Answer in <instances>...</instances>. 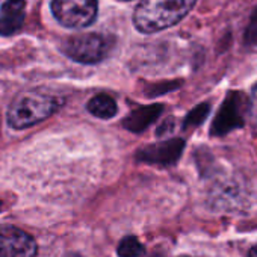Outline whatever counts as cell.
I'll list each match as a JSON object with an SVG mask.
<instances>
[{"instance_id": "6da1fadb", "label": "cell", "mask_w": 257, "mask_h": 257, "mask_svg": "<svg viewBox=\"0 0 257 257\" xmlns=\"http://www.w3.org/2000/svg\"><path fill=\"white\" fill-rule=\"evenodd\" d=\"M197 0H141L134 23L138 31L153 34L177 25L194 8Z\"/></svg>"}, {"instance_id": "7a4b0ae2", "label": "cell", "mask_w": 257, "mask_h": 257, "mask_svg": "<svg viewBox=\"0 0 257 257\" xmlns=\"http://www.w3.org/2000/svg\"><path fill=\"white\" fill-rule=\"evenodd\" d=\"M62 103L64 100L52 92L41 89L26 91L20 94L10 106L8 122L17 131L32 127L53 115Z\"/></svg>"}, {"instance_id": "3957f363", "label": "cell", "mask_w": 257, "mask_h": 257, "mask_svg": "<svg viewBox=\"0 0 257 257\" xmlns=\"http://www.w3.org/2000/svg\"><path fill=\"white\" fill-rule=\"evenodd\" d=\"M52 13L62 26L82 29L95 20L97 0H53Z\"/></svg>"}, {"instance_id": "277c9868", "label": "cell", "mask_w": 257, "mask_h": 257, "mask_svg": "<svg viewBox=\"0 0 257 257\" xmlns=\"http://www.w3.org/2000/svg\"><path fill=\"white\" fill-rule=\"evenodd\" d=\"M110 50V43L97 34H82L67 40L64 52L68 58L80 64H95L103 61Z\"/></svg>"}, {"instance_id": "5b68a950", "label": "cell", "mask_w": 257, "mask_h": 257, "mask_svg": "<svg viewBox=\"0 0 257 257\" xmlns=\"http://www.w3.org/2000/svg\"><path fill=\"white\" fill-rule=\"evenodd\" d=\"M37 242L26 231L13 227H0V257H35Z\"/></svg>"}, {"instance_id": "8992f818", "label": "cell", "mask_w": 257, "mask_h": 257, "mask_svg": "<svg viewBox=\"0 0 257 257\" xmlns=\"http://www.w3.org/2000/svg\"><path fill=\"white\" fill-rule=\"evenodd\" d=\"M243 95L240 92H230L215 116L210 132L215 137L225 135L243 125Z\"/></svg>"}, {"instance_id": "52a82bcc", "label": "cell", "mask_w": 257, "mask_h": 257, "mask_svg": "<svg viewBox=\"0 0 257 257\" xmlns=\"http://www.w3.org/2000/svg\"><path fill=\"white\" fill-rule=\"evenodd\" d=\"M25 0H5L0 8V35L10 37L19 32L26 20Z\"/></svg>"}, {"instance_id": "ba28073f", "label": "cell", "mask_w": 257, "mask_h": 257, "mask_svg": "<svg viewBox=\"0 0 257 257\" xmlns=\"http://www.w3.org/2000/svg\"><path fill=\"white\" fill-rule=\"evenodd\" d=\"M185 143L182 140H171L159 146H150L140 152V159L153 164H173L182 155Z\"/></svg>"}, {"instance_id": "9c48e42d", "label": "cell", "mask_w": 257, "mask_h": 257, "mask_svg": "<svg viewBox=\"0 0 257 257\" xmlns=\"http://www.w3.org/2000/svg\"><path fill=\"white\" fill-rule=\"evenodd\" d=\"M162 106L161 104H153V106H144L137 110H134L124 119V127L128 128L131 132H143L147 125H150L161 113Z\"/></svg>"}, {"instance_id": "30bf717a", "label": "cell", "mask_w": 257, "mask_h": 257, "mask_svg": "<svg viewBox=\"0 0 257 257\" xmlns=\"http://www.w3.org/2000/svg\"><path fill=\"white\" fill-rule=\"evenodd\" d=\"M88 110L97 116V118H101V119H109L112 116L116 115L118 112V106H116V101L107 95V94H98L95 97H92L88 103Z\"/></svg>"}, {"instance_id": "8fae6325", "label": "cell", "mask_w": 257, "mask_h": 257, "mask_svg": "<svg viewBox=\"0 0 257 257\" xmlns=\"http://www.w3.org/2000/svg\"><path fill=\"white\" fill-rule=\"evenodd\" d=\"M116 251H118V255L119 257H141L146 252L143 243L135 236H127V237H124L119 242Z\"/></svg>"}, {"instance_id": "7c38bea8", "label": "cell", "mask_w": 257, "mask_h": 257, "mask_svg": "<svg viewBox=\"0 0 257 257\" xmlns=\"http://www.w3.org/2000/svg\"><path fill=\"white\" fill-rule=\"evenodd\" d=\"M209 113V104L207 103H203L200 106H197L194 110H191V113L186 116L185 119V128L188 127H192V125H198Z\"/></svg>"}, {"instance_id": "4fadbf2b", "label": "cell", "mask_w": 257, "mask_h": 257, "mask_svg": "<svg viewBox=\"0 0 257 257\" xmlns=\"http://www.w3.org/2000/svg\"><path fill=\"white\" fill-rule=\"evenodd\" d=\"M245 44L257 46V8L252 11L249 17V23L245 29Z\"/></svg>"}, {"instance_id": "5bb4252c", "label": "cell", "mask_w": 257, "mask_h": 257, "mask_svg": "<svg viewBox=\"0 0 257 257\" xmlns=\"http://www.w3.org/2000/svg\"><path fill=\"white\" fill-rule=\"evenodd\" d=\"M248 113L251 121L254 122V125L257 127V85L252 88L251 97H249V103H248Z\"/></svg>"}, {"instance_id": "9a60e30c", "label": "cell", "mask_w": 257, "mask_h": 257, "mask_svg": "<svg viewBox=\"0 0 257 257\" xmlns=\"http://www.w3.org/2000/svg\"><path fill=\"white\" fill-rule=\"evenodd\" d=\"M248 257H257V245H255V246H252V248L249 249Z\"/></svg>"}]
</instances>
